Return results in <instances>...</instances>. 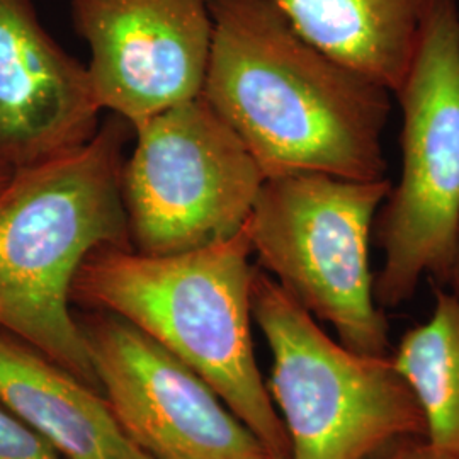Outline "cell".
Wrapping results in <instances>:
<instances>
[{
	"mask_svg": "<svg viewBox=\"0 0 459 459\" xmlns=\"http://www.w3.org/2000/svg\"><path fill=\"white\" fill-rule=\"evenodd\" d=\"M212 53L203 98L265 179L386 178L392 92L296 33L269 0H210Z\"/></svg>",
	"mask_w": 459,
	"mask_h": 459,
	"instance_id": "6da1fadb",
	"label": "cell"
},
{
	"mask_svg": "<svg viewBox=\"0 0 459 459\" xmlns=\"http://www.w3.org/2000/svg\"><path fill=\"white\" fill-rule=\"evenodd\" d=\"M132 132L111 115L89 143L19 169L0 189V328L96 392L70 295L89 252L132 247L121 199Z\"/></svg>",
	"mask_w": 459,
	"mask_h": 459,
	"instance_id": "7a4b0ae2",
	"label": "cell"
},
{
	"mask_svg": "<svg viewBox=\"0 0 459 459\" xmlns=\"http://www.w3.org/2000/svg\"><path fill=\"white\" fill-rule=\"evenodd\" d=\"M252 254L247 227L170 255L98 247L79 265L70 298L83 310L115 313L143 330L193 368L271 455L291 458L254 354Z\"/></svg>",
	"mask_w": 459,
	"mask_h": 459,
	"instance_id": "3957f363",
	"label": "cell"
},
{
	"mask_svg": "<svg viewBox=\"0 0 459 459\" xmlns=\"http://www.w3.org/2000/svg\"><path fill=\"white\" fill-rule=\"evenodd\" d=\"M400 174L377 212L383 264L377 305L411 301L426 278L444 281L459 238V4L430 0L411 68L394 94Z\"/></svg>",
	"mask_w": 459,
	"mask_h": 459,
	"instance_id": "277c9868",
	"label": "cell"
},
{
	"mask_svg": "<svg viewBox=\"0 0 459 459\" xmlns=\"http://www.w3.org/2000/svg\"><path fill=\"white\" fill-rule=\"evenodd\" d=\"M252 318L273 354L267 385L291 444V459H368L426 419L392 356L333 341L312 313L255 265Z\"/></svg>",
	"mask_w": 459,
	"mask_h": 459,
	"instance_id": "5b68a950",
	"label": "cell"
},
{
	"mask_svg": "<svg viewBox=\"0 0 459 459\" xmlns=\"http://www.w3.org/2000/svg\"><path fill=\"white\" fill-rule=\"evenodd\" d=\"M390 187L388 178H273L264 181L246 223L257 265L333 328L341 344L371 356H390L369 252Z\"/></svg>",
	"mask_w": 459,
	"mask_h": 459,
	"instance_id": "8992f818",
	"label": "cell"
},
{
	"mask_svg": "<svg viewBox=\"0 0 459 459\" xmlns=\"http://www.w3.org/2000/svg\"><path fill=\"white\" fill-rule=\"evenodd\" d=\"M133 133L121 199L136 252H189L246 227L265 176L203 94L152 116Z\"/></svg>",
	"mask_w": 459,
	"mask_h": 459,
	"instance_id": "52a82bcc",
	"label": "cell"
},
{
	"mask_svg": "<svg viewBox=\"0 0 459 459\" xmlns=\"http://www.w3.org/2000/svg\"><path fill=\"white\" fill-rule=\"evenodd\" d=\"M75 318L117 424L152 458L247 459L267 451L193 368L143 330L100 310Z\"/></svg>",
	"mask_w": 459,
	"mask_h": 459,
	"instance_id": "ba28073f",
	"label": "cell"
},
{
	"mask_svg": "<svg viewBox=\"0 0 459 459\" xmlns=\"http://www.w3.org/2000/svg\"><path fill=\"white\" fill-rule=\"evenodd\" d=\"M100 109L136 128L197 98L212 53L210 0H70Z\"/></svg>",
	"mask_w": 459,
	"mask_h": 459,
	"instance_id": "9c48e42d",
	"label": "cell"
},
{
	"mask_svg": "<svg viewBox=\"0 0 459 459\" xmlns=\"http://www.w3.org/2000/svg\"><path fill=\"white\" fill-rule=\"evenodd\" d=\"M100 111L87 65L45 30L33 0H0V170L89 143Z\"/></svg>",
	"mask_w": 459,
	"mask_h": 459,
	"instance_id": "30bf717a",
	"label": "cell"
},
{
	"mask_svg": "<svg viewBox=\"0 0 459 459\" xmlns=\"http://www.w3.org/2000/svg\"><path fill=\"white\" fill-rule=\"evenodd\" d=\"M0 403L65 459H155L125 434L104 394L2 328Z\"/></svg>",
	"mask_w": 459,
	"mask_h": 459,
	"instance_id": "8fae6325",
	"label": "cell"
},
{
	"mask_svg": "<svg viewBox=\"0 0 459 459\" xmlns=\"http://www.w3.org/2000/svg\"><path fill=\"white\" fill-rule=\"evenodd\" d=\"M315 48L394 94L430 0H269Z\"/></svg>",
	"mask_w": 459,
	"mask_h": 459,
	"instance_id": "7c38bea8",
	"label": "cell"
},
{
	"mask_svg": "<svg viewBox=\"0 0 459 459\" xmlns=\"http://www.w3.org/2000/svg\"><path fill=\"white\" fill-rule=\"evenodd\" d=\"M394 366L417 398L430 443L459 455V299L439 290L427 322L409 330Z\"/></svg>",
	"mask_w": 459,
	"mask_h": 459,
	"instance_id": "4fadbf2b",
	"label": "cell"
},
{
	"mask_svg": "<svg viewBox=\"0 0 459 459\" xmlns=\"http://www.w3.org/2000/svg\"><path fill=\"white\" fill-rule=\"evenodd\" d=\"M0 459H65L64 455L0 403Z\"/></svg>",
	"mask_w": 459,
	"mask_h": 459,
	"instance_id": "5bb4252c",
	"label": "cell"
},
{
	"mask_svg": "<svg viewBox=\"0 0 459 459\" xmlns=\"http://www.w3.org/2000/svg\"><path fill=\"white\" fill-rule=\"evenodd\" d=\"M368 459H459V455L430 443L427 436H407L383 446Z\"/></svg>",
	"mask_w": 459,
	"mask_h": 459,
	"instance_id": "9a60e30c",
	"label": "cell"
},
{
	"mask_svg": "<svg viewBox=\"0 0 459 459\" xmlns=\"http://www.w3.org/2000/svg\"><path fill=\"white\" fill-rule=\"evenodd\" d=\"M446 282L451 286V291H449V293L456 296L459 299V238L456 252H455V259H453V264H451L449 276L446 279Z\"/></svg>",
	"mask_w": 459,
	"mask_h": 459,
	"instance_id": "2e32d148",
	"label": "cell"
},
{
	"mask_svg": "<svg viewBox=\"0 0 459 459\" xmlns=\"http://www.w3.org/2000/svg\"><path fill=\"white\" fill-rule=\"evenodd\" d=\"M247 459H291V458H281V456H274V455H271V453H267V451H264L261 455H255V456H252V458Z\"/></svg>",
	"mask_w": 459,
	"mask_h": 459,
	"instance_id": "e0dca14e",
	"label": "cell"
},
{
	"mask_svg": "<svg viewBox=\"0 0 459 459\" xmlns=\"http://www.w3.org/2000/svg\"><path fill=\"white\" fill-rule=\"evenodd\" d=\"M11 174L13 172H7V170H0V189L7 184V181H9V178H11Z\"/></svg>",
	"mask_w": 459,
	"mask_h": 459,
	"instance_id": "ac0fdd59",
	"label": "cell"
},
{
	"mask_svg": "<svg viewBox=\"0 0 459 459\" xmlns=\"http://www.w3.org/2000/svg\"><path fill=\"white\" fill-rule=\"evenodd\" d=\"M162 459H184V458H179V456H167V458H162Z\"/></svg>",
	"mask_w": 459,
	"mask_h": 459,
	"instance_id": "d6986e66",
	"label": "cell"
}]
</instances>
